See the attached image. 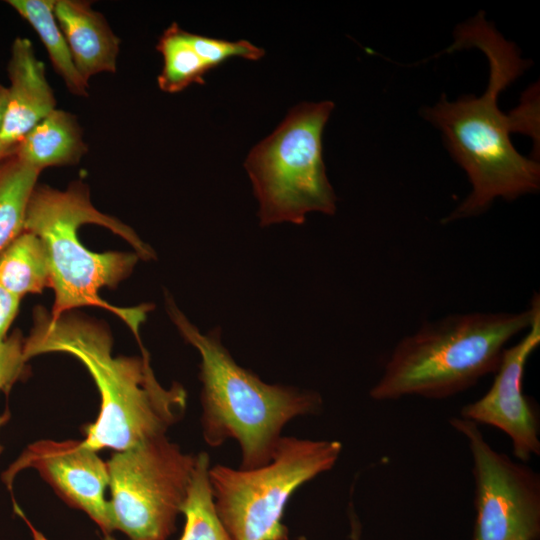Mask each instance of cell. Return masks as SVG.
I'll list each match as a JSON object with an SVG mask.
<instances>
[{
  "instance_id": "obj_2",
  "label": "cell",
  "mask_w": 540,
  "mask_h": 540,
  "mask_svg": "<svg viewBox=\"0 0 540 540\" xmlns=\"http://www.w3.org/2000/svg\"><path fill=\"white\" fill-rule=\"evenodd\" d=\"M24 230L37 235L47 251L55 293L52 318L97 306L117 315L140 342L139 329L151 305L121 308L99 296L102 288H114L127 278L139 258H155L132 228L97 210L87 185L76 180L64 190L36 185Z\"/></svg>"
},
{
  "instance_id": "obj_8",
  "label": "cell",
  "mask_w": 540,
  "mask_h": 540,
  "mask_svg": "<svg viewBox=\"0 0 540 540\" xmlns=\"http://www.w3.org/2000/svg\"><path fill=\"white\" fill-rule=\"evenodd\" d=\"M194 464L166 435L117 451L107 462L113 529L129 540H168Z\"/></svg>"
},
{
  "instance_id": "obj_15",
  "label": "cell",
  "mask_w": 540,
  "mask_h": 540,
  "mask_svg": "<svg viewBox=\"0 0 540 540\" xmlns=\"http://www.w3.org/2000/svg\"><path fill=\"white\" fill-rule=\"evenodd\" d=\"M0 285L20 299L50 287L48 255L37 235L24 230L0 251Z\"/></svg>"
},
{
  "instance_id": "obj_7",
  "label": "cell",
  "mask_w": 540,
  "mask_h": 540,
  "mask_svg": "<svg viewBox=\"0 0 540 540\" xmlns=\"http://www.w3.org/2000/svg\"><path fill=\"white\" fill-rule=\"evenodd\" d=\"M341 451L337 440L281 436L271 460L260 467H210L217 512L231 539L289 540L282 518L290 497L331 470Z\"/></svg>"
},
{
  "instance_id": "obj_18",
  "label": "cell",
  "mask_w": 540,
  "mask_h": 540,
  "mask_svg": "<svg viewBox=\"0 0 540 540\" xmlns=\"http://www.w3.org/2000/svg\"><path fill=\"white\" fill-rule=\"evenodd\" d=\"M40 173L15 152L0 158V251L24 231L27 205Z\"/></svg>"
},
{
  "instance_id": "obj_22",
  "label": "cell",
  "mask_w": 540,
  "mask_h": 540,
  "mask_svg": "<svg viewBox=\"0 0 540 540\" xmlns=\"http://www.w3.org/2000/svg\"><path fill=\"white\" fill-rule=\"evenodd\" d=\"M20 301V298L0 285V342L7 337V332L17 315Z\"/></svg>"
},
{
  "instance_id": "obj_9",
  "label": "cell",
  "mask_w": 540,
  "mask_h": 540,
  "mask_svg": "<svg viewBox=\"0 0 540 540\" xmlns=\"http://www.w3.org/2000/svg\"><path fill=\"white\" fill-rule=\"evenodd\" d=\"M472 459L476 510L472 540H538L540 476L527 463L495 450L479 425L452 417Z\"/></svg>"
},
{
  "instance_id": "obj_14",
  "label": "cell",
  "mask_w": 540,
  "mask_h": 540,
  "mask_svg": "<svg viewBox=\"0 0 540 540\" xmlns=\"http://www.w3.org/2000/svg\"><path fill=\"white\" fill-rule=\"evenodd\" d=\"M87 149L76 116L56 108L20 141L14 152L42 171L47 167L77 164Z\"/></svg>"
},
{
  "instance_id": "obj_13",
  "label": "cell",
  "mask_w": 540,
  "mask_h": 540,
  "mask_svg": "<svg viewBox=\"0 0 540 540\" xmlns=\"http://www.w3.org/2000/svg\"><path fill=\"white\" fill-rule=\"evenodd\" d=\"M54 14L85 81L99 73L116 72L120 39L100 12L87 1L55 0Z\"/></svg>"
},
{
  "instance_id": "obj_25",
  "label": "cell",
  "mask_w": 540,
  "mask_h": 540,
  "mask_svg": "<svg viewBox=\"0 0 540 540\" xmlns=\"http://www.w3.org/2000/svg\"><path fill=\"white\" fill-rule=\"evenodd\" d=\"M9 418H10V413L8 412V410L5 413L0 414V428L9 420ZM2 451H3V446L0 443V454L2 453Z\"/></svg>"
},
{
  "instance_id": "obj_10",
  "label": "cell",
  "mask_w": 540,
  "mask_h": 540,
  "mask_svg": "<svg viewBox=\"0 0 540 540\" xmlns=\"http://www.w3.org/2000/svg\"><path fill=\"white\" fill-rule=\"evenodd\" d=\"M539 345L540 311L522 338L504 350L488 391L464 405L459 416L504 432L511 441L513 455L524 463L540 455L538 415L523 392L526 363Z\"/></svg>"
},
{
  "instance_id": "obj_1",
  "label": "cell",
  "mask_w": 540,
  "mask_h": 540,
  "mask_svg": "<svg viewBox=\"0 0 540 540\" xmlns=\"http://www.w3.org/2000/svg\"><path fill=\"white\" fill-rule=\"evenodd\" d=\"M476 47L489 62V81L483 95L451 102L442 98L423 109V117L443 133L448 150L466 172L471 192L443 222L482 213L497 198L514 200L540 187V166L517 152L510 133L538 136L539 106L529 93L520 107L504 114L498 96L528 67L514 44L505 40L483 14L456 29L450 50Z\"/></svg>"
},
{
  "instance_id": "obj_16",
  "label": "cell",
  "mask_w": 540,
  "mask_h": 540,
  "mask_svg": "<svg viewBox=\"0 0 540 540\" xmlns=\"http://www.w3.org/2000/svg\"><path fill=\"white\" fill-rule=\"evenodd\" d=\"M55 0H8L7 3L38 34L46 48L54 70L63 79L70 93L88 95V82L78 72L66 39L54 14Z\"/></svg>"
},
{
  "instance_id": "obj_11",
  "label": "cell",
  "mask_w": 540,
  "mask_h": 540,
  "mask_svg": "<svg viewBox=\"0 0 540 540\" xmlns=\"http://www.w3.org/2000/svg\"><path fill=\"white\" fill-rule=\"evenodd\" d=\"M25 468L36 469L70 506L84 511L105 534L114 529L105 499L107 463L82 441L40 440L30 444L2 474L10 489Z\"/></svg>"
},
{
  "instance_id": "obj_24",
  "label": "cell",
  "mask_w": 540,
  "mask_h": 540,
  "mask_svg": "<svg viewBox=\"0 0 540 540\" xmlns=\"http://www.w3.org/2000/svg\"><path fill=\"white\" fill-rule=\"evenodd\" d=\"M6 98H7V88L0 84V131H1V126H2V121H3ZM0 158H2L1 155H0Z\"/></svg>"
},
{
  "instance_id": "obj_23",
  "label": "cell",
  "mask_w": 540,
  "mask_h": 540,
  "mask_svg": "<svg viewBox=\"0 0 540 540\" xmlns=\"http://www.w3.org/2000/svg\"><path fill=\"white\" fill-rule=\"evenodd\" d=\"M347 515L349 521V540H363L362 523L352 501L348 504Z\"/></svg>"
},
{
  "instance_id": "obj_19",
  "label": "cell",
  "mask_w": 540,
  "mask_h": 540,
  "mask_svg": "<svg viewBox=\"0 0 540 540\" xmlns=\"http://www.w3.org/2000/svg\"><path fill=\"white\" fill-rule=\"evenodd\" d=\"M157 51L162 55L163 67L157 78L159 88L166 93H178L188 86L205 82L210 71L187 38V31L172 23L158 40Z\"/></svg>"
},
{
  "instance_id": "obj_4",
  "label": "cell",
  "mask_w": 540,
  "mask_h": 540,
  "mask_svg": "<svg viewBox=\"0 0 540 540\" xmlns=\"http://www.w3.org/2000/svg\"><path fill=\"white\" fill-rule=\"evenodd\" d=\"M165 301L179 334L201 358V425L205 442L219 447L229 439L235 440L241 449V469L268 463L283 427L296 417L318 414L323 405L321 395L314 390L264 382L236 363L222 343L219 327L203 334L170 295Z\"/></svg>"
},
{
  "instance_id": "obj_21",
  "label": "cell",
  "mask_w": 540,
  "mask_h": 540,
  "mask_svg": "<svg viewBox=\"0 0 540 540\" xmlns=\"http://www.w3.org/2000/svg\"><path fill=\"white\" fill-rule=\"evenodd\" d=\"M24 342L19 330L0 342V392L8 394L17 381L27 376Z\"/></svg>"
},
{
  "instance_id": "obj_5",
  "label": "cell",
  "mask_w": 540,
  "mask_h": 540,
  "mask_svg": "<svg viewBox=\"0 0 540 540\" xmlns=\"http://www.w3.org/2000/svg\"><path fill=\"white\" fill-rule=\"evenodd\" d=\"M539 311L535 294L521 312L452 314L423 324L396 344L370 397L445 399L466 391L496 372L510 340L527 331Z\"/></svg>"
},
{
  "instance_id": "obj_17",
  "label": "cell",
  "mask_w": 540,
  "mask_h": 540,
  "mask_svg": "<svg viewBox=\"0 0 540 540\" xmlns=\"http://www.w3.org/2000/svg\"><path fill=\"white\" fill-rule=\"evenodd\" d=\"M207 452L195 455V464L180 513L185 517L179 540H232L217 512L210 482Z\"/></svg>"
},
{
  "instance_id": "obj_3",
  "label": "cell",
  "mask_w": 540,
  "mask_h": 540,
  "mask_svg": "<svg viewBox=\"0 0 540 540\" xmlns=\"http://www.w3.org/2000/svg\"><path fill=\"white\" fill-rule=\"evenodd\" d=\"M55 352L78 359L98 388L100 412L85 426L83 440L95 451H123L163 436L184 414L186 390L179 383L163 387L144 348L142 356H113L106 326L69 312L52 318L36 307L24 342L25 359Z\"/></svg>"
},
{
  "instance_id": "obj_26",
  "label": "cell",
  "mask_w": 540,
  "mask_h": 540,
  "mask_svg": "<svg viewBox=\"0 0 540 540\" xmlns=\"http://www.w3.org/2000/svg\"><path fill=\"white\" fill-rule=\"evenodd\" d=\"M103 540H116L111 534H105Z\"/></svg>"
},
{
  "instance_id": "obj_6",
  "label": "cell",
  "mask_w": 540,
  "mask_h": 540,
  "mask_svg": "<svg viewBox=\"0 0 540 540\" xmlns=\"http://www.w3.org/2000/svg\"><path fill=\"white\" fill-rule=\"evenodd\" d=\"M333 109L332 101L298 104L249 152L244 166L261 226L301 225L309 213L336 212L322 155V134Z\"/></svg>"
},
{
  "instance_id": "obj_12",
  "label": "cell",
  "mask_w": 540,
  "mask_h": 540,
  "mask_svg": "<svg viewBox=\"0 0 540 540\" xmlns=\"http://www.w3.org/2000/svg\"><path fill=\"white\" fill-rule=\"evenodd\" d=\"M9 86L0 131V155L14 152L20 141L56 109L54 92L32 42L16 37L7 66Z\"/></svg>"
},
{
  "instance_id": "obj_20",
  "label": "cell",
  "mask_w": 540,
  "mask_h": 540,
  "mask_svg": "<svg viewBox=\"0 0 540 540\" xmlns=\"http://www.w3.org/2000/svg\"><path fill=\"white\" fill-rule=\"evenodd\" d=\"M187 38L210 70L235 57L257 61L265 53L262 48L247 40L228 41L190 32H187Z\"/></svg>"
}]
</instances>
